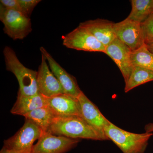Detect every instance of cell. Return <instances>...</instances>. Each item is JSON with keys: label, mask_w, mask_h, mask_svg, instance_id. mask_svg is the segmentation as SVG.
Instances as JSON below:
<instances>
[{"label": "cell", "mask_w": 153, "mask_h": 153, "mask_svg": "<svg viewBox=\"0 0 153 153\" xmlns=\"http://www.w3.org/2000/svg\"><path fill=\"white\" fill-rule=\"evenodd\" d=\"M55 136L74 139L103 141L108 140L81 117H55L47 131Z\"/></svg>", "instance_id": "6da1fadb"}, {"label": "cell", "mask_w": 153, "mask_h": 153, "mask_svg": "<svg viewBox=\"0 0 153 153\" xmlns=\"http://www.w3.org/2000/svg\"><path fill=\"white\" fill-rule=\"evenodd\" d=\"M3 53L7 70L12 72L19 82L18 95L29 96L38 94V71L24 66L18 59L16 52L10 47L8 46L5 47Z\"/></svg>", "instance_id": "7a4b0ae2"}, {"label": "cell", "mask_w": 153, "mask_h": 153, "mask_svg": "<svg viewBox=\"0 0 153 153\" xmlns=\"http://www.w3.org/2000/svg\"><path fill=\"white\" fill-rule=\"evenodd\" d=\"M104 132L123 153H144L149 140L153 135L146 132L136 134L124 130L111 122L105 128Z\"/></svg>", "instance_id": "3957f363"}, {"label": "cell", "mask_w": 153, "mask_h": 153, "mask_svg": "<svg viewBox=\"0 0 153 153\" xmlns=\"http://www.w3.org/2000/svg\"><path fill=\"white\" fill-rule=\"evenodd\" d=\"M0 20L4 33L13 40H23L32 31L29 17L19 11L7 9L1 4Z\"/></svg>", "instance_id": "277c9868"}, {"label": "cell", "mask_w": 153, "mask_h": 153, "mask_svg": "<svg viewBox=\"0 0 153 153\" xmlns=\"http://www.w3.org/2000/svg\"><path fill=\"white\" fill-rule=\"evenodd\" d=\"M44 131L34 122L25 118V124L14 136L4 141V146L25 153H32L33 144Z\"/></svg>", "instance_id": "5b68a950"}, {"label": "cell", "mask_w": 153, "mask_h": 153, "mask_svg": "<svg viewBox=\"0 0 153 153\" xmlns=\"http://www.w3.org/2000/svg\"><path fill=\"white\" fill-rule=\"evenodd\" d=\"M63 44L69 49L79 51L105 52L104 45L89 31L79 26L64 36Z\"/></svg>", "instance_id": "8992f818"}, {"label": "cell", "mask_w": 153, "mask_h": 153, "mask_svg": "<svg viewBox=\"0 0 153 153\" xmlns=\"http://www.w3.org/2000/svg\"><path fill=\"white\" fill-rule=\"evenodd\" d=\"M117 38L133 51L145 45V40L141 24L126 18L122 22L114 23Z\"/></svg>", "instance_id": "52a82bcc"}, {"label": "cell", "mask_w": 153, "mask_h": 153, "mask_svg": "<svg viewBox=\"0 0 153 153\" xmlns=\"http://www.w3.org/2000/svg\"><path fill=\"white\" fill-rule=\"evenodd\" d=\"M80 140L55 136L44 132L34 145L32 153H66L77 146Z\"/></svg>", "instance_id": "ba28073f"}, {"label": "cell", "mask_w": 153, "mask_h": 153, "mask_svg": "<svg viewBox=\"0 0 153 153\" xmlns=\"http://www.w3.org/2000/svg\"><path fill=\"white\" fill-rule=\"evenodd\" d=\"M42 55L41 62L38 71L37 83L38 93L46 98L64 94L60 82L47 63L46 57Z\"/></svg>", "instance_id": "9c48e42d"}, {"label": "cell", "mask_w": 153, "mask_h": 153, "mask_svg": "<svg viewBox=\"0 0 153 153\" xmlns=\"http://www.w3.org/2000/svg\"><path fill=\"white\" fill-rule=\"evenodd\" d=\"M131 50L127 46L117 38L105 47V53L113 60L119 68L125 83L133 68L131 60Z\"/></svg>", "instance_id": "30bf717a"}, {"label": "cell", "mask_w": 153, "mask_h": 153, "mask_svg": "<svg viewBox=\"0 0 153 153\" xmlns=\"http://www.w3.org/2000/svg\"><path fill=\"white\" fill-rule=\"evenodd\" d=\"M40 49L41 54L44 55L48 61L51 71L61 84L64 94L78 98L82 91L74 76L60 66L44 47H41Z\"/></svg>", "instance_id": "8fae6325"}, {"label": "cell", "mask_w": 153, "mask_h": 153, "mask_svg": "<svg viewBox=\"0 0 153 153\" xmlns=\"http://www.w3.org/2000/svg\"><path fill=\"white\" fill-rule=\"evenodd\" d=\"M47 107L55 117H82L79 100L71 96L61 94L47 98Z\"/></svg>", "instance_id": "7c38bea8"}, {"label": "cell", "mask_w": 153, "mask_h": 153, "mask_svg": "<svg viewBox=\"0 0 153 153\" xmlns=\"http://www.w3.org/2000/svg\"><path fill=\"white\" fill-rule=\"evenodd\" d=\"M78 99L81 106L82 117L99 132L105 136V128L111 122L105 117L98 107L82 91Z\"/></svg>", "instance_id": "4fadbf2b"}, {"label": "cell", "mask_w": 153, "mask_h": 153, "mask_svg": "<svg viewBox=\"0 0 153 153\" xmlns=\"http://www.w3.org/2000/svg\"><path fill=\"white\" fill-rule=\"evenodd\" d=\"M114 23L104 19H97L81 22L79 26L85 28L106 47L117 38Z\"/></svg>", "instance_id": "5bb4252c"}, {"label": "cell", "mask_w": 153, "mask_h": 153, "mask_svg": "<svg viewBox=\"0 0 153 153\" xmlns=\"http://www.w3.org/2000/svg\"><path fill=\"white\" fill-rule=\"evenodd\" d=\"M47 106V98L39 93L29 96L18 95L10 111L13 114L24 116L35 110Z\"/></svg>", "instance_id": "9a60e30c"}, {"label": "cell", "mask_w": 153, "mask_h": 153, "mask_svg": "<svg viewBox=\"0 0 153 153\" xmlns=\"http://www.w3.org/2000/svg\"><path fill=\"white\" fill-rule=\"evenodd\" d=\"M131 10L128 19L141 24L153 13V0H132Z\"/></svg>", "instance_id": "2e32d148"}, {"label": "cell", "mask_w": 153, "mask_h": 153, "mask_svg": "<svg viewBox=\"0 0 153 153\" xmlns=\"http://www.w3.org/2000/svg\"><path fill=\"white\" fill-rule=\"evenodd\" d=\"M152 81H153V71L140 66H134L125 83V92L127 93L137 86Z\"/></svg>", "instance_id": "e0dca14e"}, {"label": "cell", "mask_w": 153, "mask_h": 153, "mask_svg": "<svg viewBox=\"0 0 153 153\" xmlns=\"http://www.w3.org/2000/svg\"><path fill=\"white\" fill-rule=\"evenodd\" d=\"M25 118L34 122L44 132H47L52 123L55 115L48 107H44L33 111L24 115Z\"/></svg>", "instance_id": "ac0fdd59"}, {"label": "cell", "mask_w": 153, "mask_h": 153, "mask_svg": "<svg viewBox=\"0 0 153 153\" xmlns=\"http://www.w3.org/2000/svg\"><path fill=\"white\" fill-rule=\"evenodd\" d=\"M131 60L133 67L140 66L153 71V54L148 50L146 44L132 52Z\"/></svg>", "instance_id": "d6986e66"}, {"label": "cell", "mask_w": 153, "mask_h": 153, "mask_svg": "<svg viewBox=\"0 0 153 153\" xmlns=\"http://www.w3.org/2000/svg\"><path fill=\"white\" fill-rule=\"evenodd\" d=\"M145 44L153 42V14L141 24Z\"/></svg>", "instance_id": "ffe728a7"}, {"label": "cell", "mask_w": 153, "mask_h": 153, "mask_svg": "<svg viewBox=\"0 0 153 153\" xmlns=\"http://www.w3.org/2000/svg\"><path fill=\"white\" fill-rule=\"evenodd\" d=\"M41 1V0H18L21 13L29 18L33 10Z\"/></svg>", "instance_id": "44dd1931"}, {"label": "cell", "mask_w": 153, "mask_h": 153, "mask_svg": "<svg viewBox=\"0 0 153 153\" xmlns=\"http://www.w3.org/2000/svg\"><path fill=\"white\" fill-rule=\"evenodd\" d=\"M0 2L6 8L21 12L18 0H1Z\"/></svg>", "instance_id": "7402d4cb"}, {"label": "cell", "mask_w": 153, "mask_h": 153, "mask_svg": "<svg viewBox=\"0 0 153 153\" xmlns=\"http://www.w3.org/2000/svg\"><path fill=\"white\" fill-rule=\"evenodd\" d=\"M0 153H25L22 152H19L14 150L10 149L7 148H6L5 147L3 146L2 149L1 150Z\"/></svg>", "instance_id": "603a6c76"}, {"label": "cell", "mask_w": 153, "mask_h": 153, "mask_svg": "<svg viewBox=\"0 0 153 153\" xmlns=\"http://www.w3.org/2000/svg\"><path fill=\"white\" fill-rule=\"evenodd\" d=\"M145 130L146 132L153 133V123H150L146 125L145 126Z\"/></svg>", "instance_id": "cb8c5ba5"}, {"label": "cell", "mask_w": 153, "mask_h": 153, "mask_svg": "<svg viewBox=\"0 0 153 153\" xmlns=\"http://www.w3.org/2000/svg\"><path fill=\"white\" fill-rule=\"evenodd\" d=\"M146 45L148 50L153 54V42L146 44Z\"/></svg>", "instance_id": "d4e9b609"}, {"label": "cell", "mask_w": 153, "mask_h": 153, "mask_svg": "<svg viewBox=\"0 0 153 153\" xmlns=\"http://www.w3.org/2000/svg\"></svg>", "instance_id": "484cf974"}]
</instances>
